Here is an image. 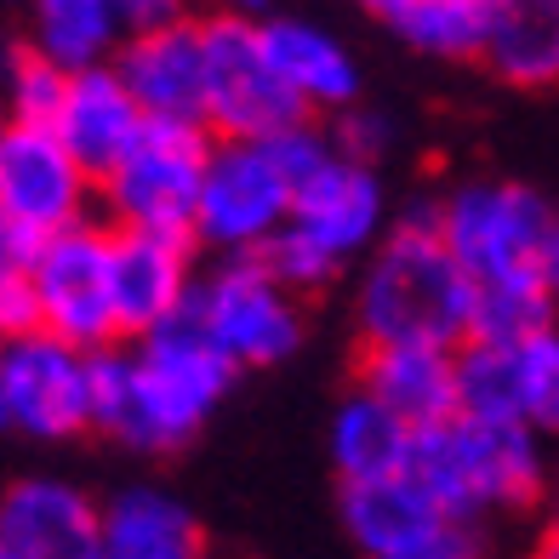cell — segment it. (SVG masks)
<instances>
[{
    "label": "cell",
    "mask_w": 559,
    "mask_h": 559,
    "mask_svg": "<svg viewBox=\"0 0 559 559\" xmlns=\"http://www.w3.org/2000/svg\"><path fill=\"white\" fill-rule=\"evenodd\" d=\"M69 97V74L52 69L29 40H0V109L7 126H58Z\"/></svg>",
    "instance_id": "4316f807"
},
{
    "label": "cell",
    "mask_w": 559,
    "mask_h": 559,
    "mask_svg": "<svg viewBox=\"0 0 559 559\" xmlns=\"http://www.w3.org/2000/svg\"><path fill=\"white\" fill-rule=\"evenodd\" d=\"M525 559H559V514L543 520V531L531 537V554H525Z\"/></svg>",
    "instance_id": "e575fe53"
},
{
    "label": "cell",
    "mask_w": 559,
    "mask_h": 559,
    "mask_svg": "<svg viewBox=\"0 0 559 559\" xmlns=\"http://www.w3.org/2000/svg\"><path fill=\"white\" fill-rule=\"evenodd\" d=\"M456 417L468 423H525L520 417V360L514 348L463 343L456 348Z\"/></svg>",
    "instance_id": "484cf974"
},
{
    "label": "cell",
    "mask_w": 559,
    "mask_h": 559,
    "mask_svg": "<svg viewBox=\"0 0 559 559\" xmlns=\"http://www.w3.org/2000/svg\"><path fill=\"white\" fill-rule=\"evenodd\" d=\"M354 389L394 412L412 435L456 423V354L451 348H360Z\"/></svg>",
    "instance_id": "2e32d148"
},
{
    "label": "cell",
    "mask_w": 559,
    "mask_h": 559,
    "mask_svg": "<svg viewBox=\"0 0 559 559\" xmlns=\"http://www.w3.org/2000/svg\"><path fill=\"white\" fill-rule=\"evenodd\" d=\"M286 228H292V177L280 171L269 143H217L194 212V246H206L217 263L263 258Z\"/></svg>",
    "instance_id": "8992f818"
},
{
    "label": "cell",
    "mask_w": 559,
    "mask_h": 559,
    "mask_svg": "<svg viewBox=\"0 0 559 559\" xmlns=\"http://www.w3.org/2000/svg\"><path fill=\"white\" fill-rule=\"evenodd\" d=\"M23 40L74 81L92 69H115L126 46V12L115 0H40V7H29Z\"/></svg>",
    "instance_id": "44dd1931"
},
{
    "label": "cell",
    "mask_w": 559,
    "mask_h": 559,
    "mask_svg": "<svg viewBox=\"0 0 559 559\" xmlns=\"http://www.w3.org/2000/svg\"><path fill=\"white\" fill-rule=\"evenodd\" d=\"M389 206H383V177L371 166H354L332 155L314 177L292 189V228H302L314 246H325L337 263L360 258L377 235H389Z\"/></svg>",
    "instance_id": "9a60e30c"
},
{
    "label": "cell",
    "mask_w": 559,
    "mask_h": 559,
    "mask_svg": "<svg viewBox=\"0 0 559 559\" xmlns=\"http://www.w3.org/2000/svg\"><path fill=\"white\" fill-rule=\"evenodd\" d=\"M537 280L548 286V297L559 302V212H554V223H548V240H543V251H537Z\"/></svg>",
    "instance_id": "836d02e7"
},
{
    "label": "cell",
    "mask_w": 559,
    "mask_h": 559,
    "mask_svg": "<svg viewBox=\"0 0 559 559\" xmlns=\"http://www.w3.org/2000/svg\"><path fill=\"white\" fill-rule=\"evenodd\" d=\"M486 69L502 86L559 92V0H502Z\"/></svg>",
    "instance_id": "cb8c5ba5"
},
{
    "label": "cell",
    "mask_w": 559,
    "mask_h": 559,
    "mask_svg": "<svg viewBox=\"0 0 559 559\" xmlns=\"http://www.w3.org/2000/svg\"><path fill=\"white\" fill-rule=\"evenodd\" d=\"M23 286L35 297V325L46 337L81 354L120 348L115 286H109V223H81L52 235Z\"/></svg>",
    "instance_id": "ba28073f"
},
{
    "label": "cell",
    "mask_w": 559,
    "mask_h": 559,
    "mask_svg": "<svg viewBox=\"0 0 559 559\" xmlns=\"http://www.w3.org/2000/svg\"><path fill=\"white\" fill-rule=\"evenodd\" d=\"M92 171L69 155L52 126H7V138H0V212L52 240L63 228L92 223Z\"/></svg>",
    "instance_id": "8fae6325"
},
{
    "label": "cell",
    "mask_w": 559,
    "mask_h": 559,
    "mask_svg": "<svg viewBox=\"0 0 559 559\" xmlns=\"http://www.w3.org/2000/svg\"><path fill=\"white\" fill-rule=\"evenodd\" d=\"M240 366L183 309L143 343L92 354V428L126 451H177L235 389Z\"/></svg>",
    "instance_id": "6da1fadb"
},
{
    "label": "cell",
    "mask_w": 559,
    "mask_h": 559,
    "mask_svg": "<svg viewBox=\"0 0 559 559\" xmlns=\"http://www.w3.org/2000/svg\"><path fill=\"white\" fill-rule=\"evenodd\" d=\"M394 559H491V548H486V531H479V525L445 520L435 537H423L417 548H405V554H394Z\"/></svg>",
    "instance_id": "4dcf8cb0"
},
{
    "label": "cell",
    "mask_w": 559,
    "mask_h": 559,
    "mask_svg": "<svg viewBox=\"0 0 559 559\" xmlns=\"http://www.w3.org/2000/svg\"><path fill=\"white\" fill-rule=\"evenodd\" d=\"M360 348H463L474 325V280L440 235L389 228L354 292Z\"/></svg>",
    "instance_id": "7a4b0ae2"
},
{
    "label": "cell",
    "mask_w": 559,
    "mask_h": 559,
    "mask_svg": "<svg viewBox=\"0 0 559 559\" xmlns=\"http://www.w3.org/2000/svg\"><path fill=\"white\" fill-rule=\"evenodd\" d=\"M543 332H559V302L548 297V286L537 280V269L474 286V325H468V343L520 348V343L543 337Z\"/></svg>",
    "instance_id": "d4e9b609"
},
{
    "label": "cell",
    "mask_w": 559,
    "mask_h": 559,
    "mask_svg": "<svg viewBox=\"0 0 559 559\" xmlns=\"http://www.w3.org/2000/svg\"><path fill=\"white\" fill-rule=\"evenodd\" d=\"M143 126H148V115L138 109V97L120 86V74L92 69V74H74L69 81L63 115H58L52 132L63 138L69 155L92 171V183H104V177L138 148Z\"/></svg>",
    "instance_id": "ac0fdd59"
},
{
    "label": "cell",
    "mask_w": 559,
    "mask_h": 559,
    "mask_svg": "<svg viewBox=\"0 0 559 559\" xmlns=\"http://www.w3.org/2000/svg\"><path fill=\"white\" fill-rule=\"evenodd\" d=\"M200 40H206V132L217 143H274L297 126H314V109L274 74L258 17L206 12Z\"/></svg>",
    "instance_id": "277c9868"
},
{
    "label": "cell",
    "mask_w": 559,
    "mask_h": 559,
    "mask_svg": "<svg viewBox=\"0 0 559 559\" xmlns=\"http://www.w3.org/2000/svg\"><path fill=\"white\" fill-rule=\"evenodd\" d=\"M0 559H12V554H7V548H0Z\"/></svg>",
    "instance_id": "f35d334b"
},
{
    "label": "cell",
    "mask_w": 559,
    "mask_h": 559,
    "mask_svg": "<svg viewBox=\"0 0 559 559\" xmlns=\"http://www.w3.org/2000/svg\"><path fill=\"white\" fill-rule=\"evenodd\" d=\"M0 548L12 559H104V502L52 474L0 491Z\"/></svg>",
    "instance_id": "5bb4252c"
},
{
    "label": "cell",
    "mask_w": 559,
    "mask_h": 559,
    "mask_svg": "<svg viewBox=\"0 0 559 559\" xmlns=\"http://www.w3.org/2000/svg\"><path fill=\"white\" fill-rule=\"evenodd\" d=\"M520 360V417L531 435L559 440V332H543L514 348Z\"/></svg>",
    "instance_id": "83f0119b"
},
{
    "label": "cell",
    "mask_w": 559,
    "mask_h": 559,
    "mask_svg": "<svg viewBox=\"0 0 559 559\" xmlns=\"http://www.w3.org/2000/svg\"><path fill=\"white\" fill-rule=\"evenodd\" d=\"M109 286L120 343H143L194 302V240L183 235H143V228H109Z\"/></svg>",
    "instance_id": "7c38bea8"
},
{
    "label": "cell",
    "mask_w": 559,
    "mask_h": 559,
    "mask_svg": "<svg viewBox=\"0 0 559 559\" xmlns=\"http://www.w3.org/2000/svg\"><path fill=\"white\" fill-rule=\"evenodd\" d=\"M332 143H337V155L354 160V166H371L389 155V143H394V126L383 109H366V104H354L343 115H332Z\"/></svg>",
    "instance_id": "f546056e"
},
{
    "label": "cell",
    "mask_w": 559,
    "mask_h": 559,
    "mask_svg": "<svg viewBox=\"0 0 559 559\" xmlns=\"http://www.w3.org/2000/svg\"><path fill=\"white\" fill-rule=\"evenodd\" d=\"M104 559H206L189 502L160 486H126L104 502Z\"/></svg>",
    "instance_id": "d6986e66"
},
{
    "label": "cell",
    "mask_w": 559,
    "mask_h": 559,
    "mask_svg": "<svg viewBox=\"0 0 559 559\" xmlns=\"http://www.w3.org/2000/svg\"><path fill=\"white\" fill-rule=\"evenodd\" d=\"M412 445L417 435L405 428L394 412H383L371 394H343L337 417H332V463L343 486H371V479H394L412 468Z\"/></svg>",
    "instance_id": "603a6c76"
},
{
    "label": "cell",
    "mask_w": 559,
    "mask_h": 559,
    "mask_svg": "<svg viewBox=\"0 0 559 559\" xmlns=\"http://www.w3.org/2000/svg\"><path fill=\"white\" fill-rule=\"evenodd\" d=\"M40 246H46V235H35L29 223H17V217L0 212V280H29Z\"/></svg>",
    "instance_id": "1f68e13d"
},
{
    "label": "cell",
    "mask_w": 559,
    "mask_h": 559,
    "mask_svg": "<svg viewBox=\"0 0 559 559\" xmlns=\"http://www.w3.org/2000/svg\"><path fill=\"white\" fill-rule=\"evenodd\" d=\"M548 223H554V206L525 183L479 177V183H456L440 194V240L474 286L537 269Z\"/></svg>",
    "instance_id": "52a82bcc"
},
{
    "label": "cell",
    "mask_w": 559,
    "mask_h": 559,
    "mask_svg": "<svg viewBox=\"0 0 559 559\" xmlns=\"http://www.w3.org/2000/svg\"><path fill=\"white\" fill-rule=\"evenodd\" d=\"M405 474L456 525H486L491 514H520V508H537L554 491L543 435H531L525 423L456 417L445 428H423Z\"/></svg>",
    "instance_id": "3957f363"
},
{
    "label": "cell",
    "mask_w": 559,
    "mask_h": 559,
    "mask_svg": "<svg viewBox=\"0 0 559 559\" xmlns=\"http://www.w3.org/2000/svg\"><path fill=\"white\" fill-rule=\"evenodd\" d=\"M0 389H7V428L29 440H74L92 428V354L46 332L0 343Z\"/></svg>",
    "instance_id": "30bf717a"
},
{
    "label": "cell",
    "mask_w": 559,
    "mask_h": 559,
    "mask_svg": "<svg viewBox=\"0 0 559 559\" xmlns=\"http://www.w3.org/2000/svg\"><path fill=\"white\" fill-rule=\"evenodd\" d=\"M0 428H7V389H0Z\"/></svg>",
    "instance_id": "d590c367"
},
{
    "label": "cell",
    "mask_w": 559,
    "mask_h": 559,
    "mask_svg": "<svg viewBox=\"0 0 559 559\" xmlns=\"http://www.w3.org/2000/svg\"><path fill=\"white\" fill-rule=\"evenodd\" d=\"M554 514H559V468H554Z\"/></svg>",
    "instance_id": "8d00e7d4"
},
{
    "label": "cell",
    "mask_w": 559,
    "mask_h": 559,
    "mask_svg": "<svg viewBox=\"0 0 559 559\" xmlns=\"http://www.w3.org/2000/svg\"><path fill=\"white\" fill-rule=\"evenodd\" d=\"M258 263H263V269H269L297 302H302V297H314V292H325V286L337 280V269H343L332 251L314 246L309 235H302V228H286V235H280Z\"/></svg>",
    "instance_id": "f1b7e54d"
},
{
    "label": "cell",
    "mask_w": 559,
    "mask_h": 559,
    "mask_svg": "<svg viewBox=\"0 0 559 559\" xmlns=\"http://www.w3.org/2000/svg\"><path fill=\"white\" fill-rule=\"evenodd\" d=\"M0 138H7V109H0Z\"/></svg>",
    "instance_id": "74e56055"
},
{
    "label": "cell",
    "mask_w": 559,
    "mask_h": 559,
    "mask_svg": "<svg viewBox=\"0 0 559 559\" xmlns=\"http://www.w3.org/2000/svg\"><path fill=\"white\" fill-rule=\"evenodd\" d=\"M497 12L502 0H377L371 7V17L400 46L440 63H486Z\"/></svg>",
    "instance_id": "ffe728a7"
},
{
    "label": "cell",
    "mask_w": 559,
    "mask_h": 559,
    "mask_svg": "<svg viewBox=\"0 0 559 559\" xmlns=\"http://www.w3.org/2000/svg\"><path fill=\"white\" fill-rule=\"evenodd\" d=\"M115 74L148 120L206 126V40H200V17L183 12L160 23V29H132L115 58Z\"/></svg>",
    "instance_id": "4fadbf2b"
},
{
    "label": "cell",
    "mask_w": 559,
    "mask_h": 559,
    "mask_svg": "<svg viewBox=\"0 0 559 559\" xmlns=\"http://www.w3.org/2000/svg\"><path fill=\"white\" fill-rule=\"evenodd\" d=\"M343 525L366 559H394L417 548L423 537H435L445 514L412 474H394V479H371V486H343Z\"/></svg>",
    "instance_id": "7402d4cb"
},
{
    "label": "cell",
    "mask_w": 559,
    "mask_h": 559,
    "mask_svg": "<svg viewBox=\"0 0 559 559\" xmlns=\"http://www.w3.org/2000/svg\"><path fill=\"white\" fill-rule=\"evenodd\" d=\"M23 332H40L35 325V297L23 280H0V343L23 337Z\"/></svg>",
    "instance_id": "d6a6232c"
},
{
    "label": "cell",
    "mask_w": 559,
    "mask_h": 559,
    "mask_svg": "<svg viewBox=\"0 0 559 559\" xmlns=\"http://www.w3.org/2000/svg\"><path fill=\"white\" fill-rule=\"evenodd\" d=\"M258 35H263V52L274 63V74L286 81L302 104L314 115H343L360 104V63L354 52L309 17H292V12H269L258 17Z\"/></svg>",
    "instance_id": "e0dca14e"
},
{
    "label": "cell",
    "mask_w": 559,
    "mask_h": 559,
    "mask_svg": "<svg viewBox=\"0 0 559 559\" xmlns=\"http://www.w3.org/2000/svg\"><path fill=\"white\" fill-rule=\"evenodd\" d=\"M212 148L217 138L206 126L148 120L138 148L97 183V200L109 206V228L194 240V212H200V189H206Z\"/></svg>",
    "instance_id": "5b68a950"
},
{
    "label": "cell",
    "mask_w": 559,
    "mask_h": 559,
    "mask_svg": "<svg viewBox=\"0 0 559 559\" xmlns=\"http://www.w3.org/2000/svg\"><path fill=\"white\" fill-rule=\"evenodd\" d=\"M194 320L240 371L292 360L302 343V302L258 258L212 263L194 286Z\"/></svg>",
    "instance_id": "9c48e42d"
}]
</instances>
